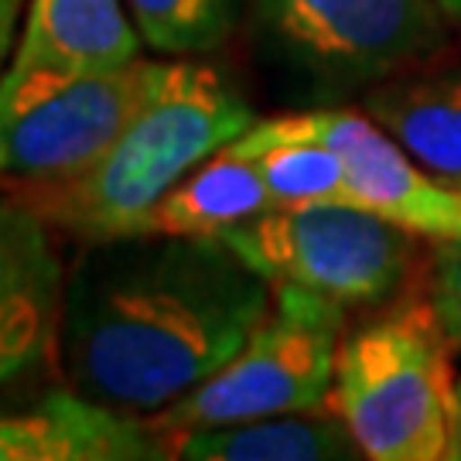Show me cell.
I'll list each match as a JSON object with an SVG mask.
<instances>
[{"mask_svg":"<svg viewBox=\"0 0 461 461\" xmlns=\"http://www.w3.org/2000/svg\"><path fill=\"white\" fill-rule=\"evenodd\" d=\"M260 55L321 96L373 89L451 45L438 0H249Z\"/></svg>","mask_w":461,"mask_h":461,"instance_id":"4","label":"cell"},{"mask_svg":"<svg viewBox=\"0 0 461 461\" xmlns=\"http://www.w3.org/2000/svg\"><path fill=\"white\" fill-rule=\"evenodd\" d=\"M137 32L161 55H209L243 24L249 0H123Z\"/></svg>","mask_w":461,"mask_h":461,"instance_id":"16","label":"cell"},{"mask_svg":"<svg viewBox=\"0 0 461 461\" xmlns=\"http://www.w3.org/2000/svg\"><path fill=\"white\" fill-rule=\"evenodd\" d=\"M458 346H461V339H458Z\"/></svg>","mask_w":461,"mask_h":461,"instance_id":"21","label":"cell"},{"mask_svg":"<svg viewBox=\"0 0 461 461\" xmlns=\"http://www.w3.org/2000/svg\"><path fill=\"white\" fill-rule=\"evenodd\" d=\"M253 123V106L219 68L192 55L154 62L140 106L93 165L59 182H11V192L83 243L140 236L167 188Z\"/></svg>","mask_w":461,"mask_h":461,"instance_id":"2","label":"cell"},{"mask_svg":"<svg viewBox=\"0 0 461 461\" xmlns=\"http://www.w3.org/2000/svg\"><path fill=\"white\" fill-rule=\"evenodd\" d=\"M455 339L424 287H413L359 329L342 331L329 407L363 458L445 461L458 424Z\"/></svg>","mask_w":461,"mask_h":461,"instance_id":"3","label":"cell"},{"mask_svg":"<svg viewBox=\"0 0 461 461\" xmlns=\"http://www.w3.org/2000/svg\"><path fill=\"white\" fill-rule=\"evenodd\" d=\"M167 441L137 413L55 390L24 411H0V461H161Z\"/></svg>","mask_w":461,"mask_h":461,"instance_id":"11","label":"cell"},{"mask_svg":"<svg viewBox=\"0 0 461 461\" xmlns=\"http://www.w3.org/2000/svg\"><path fill=\"white\" fill-rule=\"evenodd\" d=\"M346 312V304L318 291L274 284L270 312L240 352L195 390L150 413V428L175 434L325 407Z\"/></svg>","mask_w":461,"mask_h":461,"instance_id":"6","label":"cell"},{"mask_svg":"<svg viewBox=\"0 0 461 461\" xmlns=\"http://www.w3.org/2000/svg\"><path fill=\"white\" fill-rule=\"evenodd\" d=\"M438 4L445 7L451 21H461V0H438Z\"/></svg>","mask_w":461,"mask_h":461,"instance_id":"20","label":"cell"},{"mask_svg":"<svg viewBox=\"0 0 461 461\" xmlns=\"http://www.w3.org/2000/svg\"><path fill=\"white\" fill-rule=\"evenodd\" d=\"M270 301L274 284L222 240L86 243L66 274L59 366L76 393L158 413L230 363Z\"/></svg>","mask_w":461,"mask_h":461,"instance_id":"1","label":"cell"},{"mask_svg":"<svg viewBox=\"0 0 461 461\" xmlns=\"http://www.w3.org/2000/svg\"><path fill=\"white\" fill-rule=\"evenodd\" d=\"M363 110L413 161L461 182V68L393 76L366 89Z\"/></svg>","mask_w":461,"mask_h":461,"instance_id":"13","label":"cell"},{"mask_svg":"<svg viewBox=\"0 0 461 461\" xmlns=\"http://www.w3.org/2000/svg\"><path fill=\"white\" fill-rule=\"evenodd\" d=\"M232 150L260 165L274 205H325L346 202V167L335 148L314 137H284V140H253L236 137Z\"/></svg>","mask_w":461,"mask_h":461,"instance_id":"15","label":"cell"},{"mask_svg":"<svg viewBox=\"0 0 461 461\" xmlns=\"http://www.w3.org/2000/svg\"><path fill=\"white\" fill-rule=\"evenodd\" d=\"M451 458L461 461V379H458V424H455V445H451Z\"/></svg>","mask_w":461,"mask_h":461,"instance_id":"19","label":"cell"},{"mask_svg":"<svg viewBox=\"0 0 461 461\" xmlns=\"http://www.w3.org/2000/svg\"><path fill=\"white\" fill-rule=\"evenodd\" d=\"M154 62L86 76L32 99L0 120V178L59 182L79 175L110 148L148 93Z\"/></svg>","mask_w":461,"mask_h":461,"instance_id":"8","label":"cell"},{"mask_svg":"<svg viewBox=\"0 0 461 461\" xmlns=\"http://www.w3.org/2000/svg\"><path fill=\"white\" fill-rule=\"evenodd\" d=\"M424 236L348 202L270 205L222 232L270 284H297L346 308H383L424 287Z\"/></svg>","mask_w":461,"mask_h":461,"instance_id":"5","label":"cell"},{"mask_svg":"<svg viewBox=\"0 0 461 461\" xmlns=\"http://www.w3.org/2000/svg\"><path fill=\"white\" fill-rule=\"evenodd\" d=\"M247 137H314L342 158L348 205L383 215L424 240L461 236V182L438 178L420 161H413L366 110L318 106L301 113H280L257 120Z\"/></svg>","mask_w":461,"mask_h":461,"instance_id":"7","label":"cell"},{"mask_svg":"<svg viewBox=\"0 0 461 461\" xmlns=\"http://www.w3.org/2000/svg\"><path fill=\"white\" fill-rule=\"evenodd\" d=\"M140 45L123 0H32L0 76V120L59 86L133 66Z\"/></svg>","mask_w":461,"mask_h":461,"instance_id":"9","label":"cell"},{"mask_svg":"<svg viewBox=\"0 0 461 461\" xmlns=\"http://www.w3.org/2000/svg\"><path fill=\"white\" fill-rule=\"evenodd\" d=\"M24 4L28 0H0V76L11 62L17 45V21L24 14Z\"/></svg>","mask_w":461,"mask_h":461,"instance_id":"18","label":"cell"},{"mask_svg":"<svg viewBox=\"0 0 461 461\" xmlns=\"http://www.w3.org/2000/svg\"><path fill=\"white\" fill-rule=\"evenodd\" d=\"M66 270L51 226L14 192L0 195V386L59 359Z\"/></svg>","mask_w":461,"mask_h":461,"instance_id":"10","label":"cell"},{"mask_svg":"<svg viewBox=\"0 0 461 461\" xmlns=\"http://www.w3.org/2000/svg\"><path fill=\"white\" fill-rule=\"evenodd\" d=\"M274 205L260 165L230 144L192 167L150 209L140 236H198L222 240V232Z\"/></svg>","mask_w":461,"mask_h":461,"instance_id":"14","label":"cell"},{"mask_svg":"<svg viewBox=\"0 0 461 461\" xmlns=\"http://www.w3.org/2000/svg\"><path fill=\"white\" fill-rule=\"evenodd\" d=\"M424 291H428L434 312L441 318L447 335L461 339V236L434 240V249L424 270Z\"/></svg>","mask_w":461,"mask_h":461,"instance_id":"17","label":"cell"},{"mask_svg":"<svg viewBox=\"0 0 461 461\" xmlns=\"http://www.w3.org/2000/svg\"><path fill=\"white\" fill-rule=\"evenodd\" d=\"M167 455L188 461H346L363 458L352 430L329 407L165 434Z\"/></svg>","mask_w":461,"mask_h":461,"instance_id":"12","label":"cell"}]
</instances>
